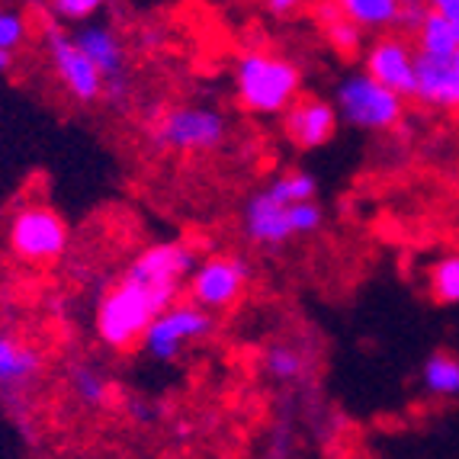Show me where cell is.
<instances>
[{"label":"cell","mask_w":459,"mask_h":459,"mask_svg":"<svg viewBox=\"0 0 459 459\" xmlns=\"http://www.w3.org/2000/svg\"><path fill=\"white\" fill-rule=\"evenodd\" d=\"M302 87V71L276 52L251 48L235 62V93L247 113L280 116Z\"/></svg>","instance_id":"obj_1"},{"label":"cell","mask_w":459,"mask_h":459,"mask_svg":"<svg viewBox=\"0 0 459 459\" xmlns=\"http://www.w3.org/2000/svg\"><path fill=\"white\" fill-rule=\"evenodd\" d=\"M161 308L164 299L158 292L123 273L100 299L97 315H93V331H97L100 344L109 351H129L138 344L142 331Z\"/></svg>","instance_id":"obj_2"},{"label":"cell","mask_w":459,"mask_h":459,"mask_svg":"<svg viewBox=\"0 0 459 459\" xmlns=\"http://www.w3.org/2000/svg\"><path fill=\"white\" fill-rule=\"evenodd\" d=\"M154 148L170 154H209L225 145L229 116L206 103H180L161 113L148 129Z\"/></svg>","instance_id":"obj_3"},{"label":"cell","mask_w":459,"mask_h":459,"mask_svg":"<svg viewBox=\"0 0 459 459\" xmlns=\"http://www.w3.org/2000/svg\"><path fill=\"white\" fill-rule=\"evenodd\" d=\"M337 119L360 132H389L405 116V97L379 84L367 71H351L334 87Z\"/></svg>","instance_id":"obj_4"},{"label":"cell","mask_w":459,"mask_h":459,"mask_svg":"<svg viewBox=\"0 0 459 459\" xmlns=\"http://www.w3.org/2000/svg\"><path fill=\"white\" fill-rule=\"evenodd\" d=\"M215 328V318L209 308L196 306L193 299H177L170 306H164L154 315L148 328L138 337V347L145 351L148 360L158 363H174L180 360L193 344L206 341Z\"/></svg>","instance_id":"obj_5"},{"label":"cell","mask_w":459,"mask_h":459,"mask_svg":"<svg viewBox=\"0 0 459 459\" xmlns=\"http://www.w3.org/2000/svg\"><path fill=\"white\" fill-rule=\"evenodd\" d=\"M74 42L84 48V55L97 65L100 77H103V97L116 113H123L132 100V81H129V58H126V46L119 32L107 23H77L71 32Z\"/></svg>","instance_id":"obj_6"},{"label":"cell","mask_w":459,"mask_h":459,"mask_svg":"<svg viewBox=\"0 0 459 459\" xmlns=\"http://www.w3.org/2000/svg\"><path fill=\"white\" fill-rule=\"evenodd\" d=\"M46 373V353L32 341L0 328V402L16 421L30 414V395Z\"/></svg>","instance_id":"obj_7"},{"label":"cell","mask_w":459,"mask_h":459,"mask_svg":"<svg viewBox=\"0 0 459 459\" xmlns=\"http://www.w3.org/2000/svg\"><path fill=\"white\" fill-rule=\"evenodd\" d=\"M7 241L20 261L42 267V264H55L68 251V225L48 206H23L10 219Z\"/></svg>","instance_id":"obj_8"},{"label":"cell","mask_w":459,"mask_h":459,"mask_svg":"<svg viewBox=\"0 0 459 459\" xmlns=\"http://www.w3.org/2000/svg\"><path fill=\"white\" fill-rule=\"evenodd\" d=\"M247 283H251V264L238 254H212L206 261H196L186 290L196 306L209 308V312H225L245 296Z\"/></svg>","instance_id":"obj_9"},{"label":"cell","mask_w":459,"mask_h":459,"mask_svg":"<svg viewBox=\"0 0 459 459\" xmlns=\"http://www.w3.org/2000/svg\"><path fill=\"white\" fill-rule=\"evenodd\" d=\"M46 52L48 65H52L58 84L68 91L71 100L77 103H97L103 97V77H100L97 65L84 55V48L77 46L74 36L58 26L46 30Z\"/></svg>","instance_id":"obj_10"},{"label":"cell","mask_w":459,"mask_h":459,"mask_svg":"<svg viewBox=\"0 0 459 459\" xmlns=\"http://www.w3.org/2000/svg\"><path fill=\"white\" fill-rule=\"evenodd\" d=\"M363 71L373 74L379 84L395 91L398 97L414 100V87H418V52L414 42L405 36H398L395 30L379 32L363 52Z\"/></svg>","instance_id":"obj_11"},{"label":"cell","mask_w":459,"mask_h":459,"mask_svg":"<svg viewBox=\"0 0 459 459\" xmlns=\"http://www.w3.org/2000/svg\"><path fill=\"white\" fill-rule=\"evenodd\" d=\"M290 206L292 203H286L270 184L251 193V199L245 203V212H241V229H245L247 241L257 247H283L292 238Z\"/></svg>","instance_id":"obj_12"},{"label":"cell","mask_w":459,"mask_h":459,"mask_svg":"<svg viewBox=\"0 0 459 459\" xmlns=\"http://www.w3.org/2000/svg\"><path fill=\"white\" fill-rule=\"evenodd\" d=\"M337 126H341V119H337L334 103H328L322 97H296L283 109L286 138L302 152H315V148L328 145Z\"/></svg>","instance_id":"obj_13"},{"label":"cell","mask_w":459,"mask_h":459,"mask_svg":"<svg viewBox=\"0 0 459 459\" xmlns=\"http://www.w3.org/2000/svg\"><path fill=\"white\" fill-rule=\"evenodd\" d=\"M363 32L414 30L424 13V0H334Z\"/></svg>","instance_id":"obj_14"},{"label":"cell","mask_w":459,"mask_h":459,"mask_svg":"<svg viewBox=\"0 0 459 459\" xmlns=\"http://www.w3.org/2000/svg\"><path fill=\"white\" fill-rule=\"evenodd\" d=\"M414 100L434 109H456L459 113V48L453 55H418V87Z\"/></svg>","instance_id":"obj_15"},{"label":"cell","mask_w":459,"mask_h":459,"mask_svg":"<svg viewBox=\"0 0 459 459\" xmlns=\"http://www.w3.org/2000/svg\"><path fill=\"white\" fill-rule=\"evenodd\" d=\"M411 42L418 55H430V58H440V55H453L459 48L456 30H453L450 16L440 13L434 7H424L421 20L414 23Z\"/></svg>","instance_id":"obj_16"},{"label":"cell","mask_w":459,"mask_h":459,"mask_svg":"<svg viewBox=\"0 0 459 459\" xmlns=\"http://www.w3.org/2000/svg\"><path fill=\"white\" fill-rule=\"evenodd\" d=\"M264 373L273 379V383H302L308 373H312V357L302 344H292V341H280V344L267 347L264 353Z\"/></svg>","instance_id":"obj_17"},{"label":"cell","mask_w":459,"mask_h":459,"mask_svg":"<svg viewBox=\"0 0 459 459\" xmlns=\"http://www.w3.org/2000/svg\"><path fill=\"white\" fill-rule=\"evenodd\" d=\"M421 389L430 398H459V357L450 351H434L421 363Z\"/></svg>","instance_id":"obj_18"},{"label":"cell","mask_w":459,"mask_h":459,"mask_svg":"<svg viewBox=\"0 0 459 459\" xmlns=\"http://www.w3.org/2000/svg\"><path fill=\"white\" fill-rule=\"evenodd\" d=\"M318 23H322V30H325V36H328V42L341 55H357V52H360V46H363V30L357 23H353V20L344 13V10L337 7L334 0H325L322 7H318Z\"/></svg>","instance_id":"obj_19"},{"label":"cell","mask_w":459,"mask_h":459,"mask_svg":"<svg viewBox=\"0 0 459 459\" xmlns=\"http://www.w3.org/2000/svg\"><path fill=\"white\" fill-rule=\"evenodd\" d=\"M68 385H71V395L84 408H91V411L103 408L109 402V395H113L109 376L100 367H93V363H74L68 373Z\"/></svg>","instance_id":"obj_20"},{"label":"cell","mask_w":459,"mask_h":459,"mask_svg":"<svg viewBox=\"0 0 459 459\" xmlns=\"http://www.w3.org/2000/svg\"><path fill=\"white\" fill-rule=\"evenodd\" d=\"M430 296L440 306H459V254H444L430 267Z\"/></svg>","instance_id":"obj_21"},{"label":"cell","mask_w":459,"mask_h":459,"mask_svg":"<svg viewBox=\"0 0 459 459\" xmlns=\"http://www.w3.org/2000/svg\"><path fill=\"white\" fill-rule=\"evenodd\" d=\"M270 186H273L280 196L286 199V203H302V199H315V193H318V180H315L308 170H290V174H280L270 180Z\"/></svg>","instance_id":"obj_22"},{"label":"cell","mask_w":459,"mask_h":459,"mask_svg":"<svg viewBox=\"0 0 459 459\" xmlns=\"http://www.w3.org/2000/svg\"><path fill=\"white\" fill-rule=\"evenodd\" d=\"M325 225V209L318 206V199H302L290 206V229L292 238H308Z\"/></svg>","instance_id":"obj_23"},{"label":"cell","mask_w":459,"mask_h":459,"mask_svg":"<svg viewBox=\"0 0 459 459\" xmlns=\"http://www.w3.org/2000/svg\"><path fill=\"white\" fill-rule=\"evenodd\" d=\"M52 4V13L62 20V23H87L100 10L107 7V0H48Z\"/></svg>","instance_id":"obj_24"},{"label":"cell","mask_w":459,"mask_h":459,"mask_svg":"<svg viewBox=\"0 0 459 459\" xmlns=\"http://www.w3.org/2000/svg\"><path fill=\"white\" fill-rule=\"evenodd\" d=\"M26 39H30V20H26L20 10H4V7H0V48H10V52H16Z\"/></svg>","instance_id":"obj_25"},{"label":"cell","mask_w":459,"mask_h":459,"mask_svg":"<svg viewBox=\"0 0 459 459\" xmlns=\"http://www.w3.org/2000/svg\"><path fill=\"white\" fill-rule=\"evenodd\" d=\"M264 4L273 16H292L306 7V0H264Z\"/></svg>","instance_id":"obj_26"},{"label":"cell","mask_w":459,"mask_h":459,"mask_svg":"<svg viewBox=\"0 0 459 459\" xmlns=\"http://www.w3.org/2000/svg\"><path fill=\"white\" fill-rule=\"evenodd\" d=\"M428 7H434V10H440V13H446V16H456L459 13V0H424Z\"/></svg>","instance_id":"obj_27"},{"label":"cell","mask_w":459,"mask_h":459,"mask_svg":"<svg viewBox=\"0 0 459 459\" xmlns=\"http://www.w3.org/2000/svg\"><path fill=\"white\" fill-rule=\"evenodd\" d=\"M13 68V52L10 48H0V74H7Z\"/></svg>","instance_id":"obj_28"},{"label":"cell","mask_w":459,"mask_h":459,"mask_svg":"<svg viewBox=\"0 0 459 459\" xmlns=\"http://www.w3.org/2000/svg\"><path fill=\"white\" fill-rule=\"evenodd\" d=\"M450 23H453V30H456V39H459V13L450 16Z\"/></svg>","instance_id":"obj_29"}]
</instances>
